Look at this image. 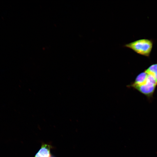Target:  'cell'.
<instances>
[{"label":"cell","instance_id":"6da1fadb","mask_svg":"<svg viewBox=\"0 0 157 157\" xmlns=\"http://www.w3.org/2000/svg\"><path fill=\"white\" fill-rule=\"evenodd\" d=\"M157 86V63H156L139 73L134 81L128 86L150 98L152 97Z\"/></svg>","mask_w":157,"mask_h":157},{"label":"cell","instance_id":"7a4b0ae2","mask_svg":"<svg viewBox=\"0 0 157 157\" xmlns=\"http://www.w3.org/2000/svg\"><path fill=\"white\" fill-rule=\"evenodd\" d=\"M154 42L151 39H138L126 44L124 47L129 48L140 55L149 57L152 49Z\"/></svg>","mask_w":157,"mask_h":157},{"label":"cell","instance_id":"3957f363","mask_svg":"<svg viewBox=\"0 0 157 157\" xmlns=\"http://www.w3.org/2000/svg\"><path fill=\"white\" fill-rule=\"evenodd\" d=\"M51 148V146L50 144H43L34 157H50L51 156L50 154Z\"/></svg>","mask_w":157,"mask_h":157},{"label":"cell","instance_id":"277c9868","mask_svg":"<svg viewBox=\"0 0 157 157\" xmlns=\"http://www.w3.org/2000/svg\"><path fill=\"white\" fill-rule=\"evenodd\" d=\"M50 157H53V156H51Z\"/></svg>","mask_w":157,"mask_h":157}]
</instances>
